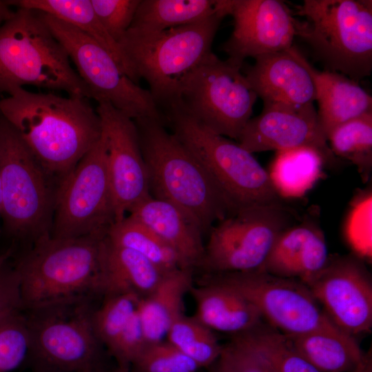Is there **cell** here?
Masks as SVG:
<instances>
[{
	"label": "cell",
	"instance_id": "1",
	"mask_svg": "<svg viewBox=\"0 0 372 372\" xmlns=\"http://www.w3.org/2000/svg\"><path fill=\"white\" fill-rule=\"evenodd\" d=\"M0 99V114L20 134L45 170L59 183L102 134L101 118L79 96L19 87Z\"/></svg>",
	"mask_w": 372,
	"mask_h": 372
},
{
	"label": "cell",
	"instance_id": "2",
	"mask_svg": "<svg viewBox=\"0 0 372 372\" xmlns=\"http://www.w3.org/2000/svg\"><path fill=\"white\" fill-rule=\"evenodd\" d=\"M150 195L178 207L203 233L237 210L162 121L134 119Z\"/></svg>",
	"mask_w": 372,
	"mask_h": 372
},
{
	"label": "cell",
	"instance_id": "3",
	"mask_svg": "<svg viewBox=\"0 0 372 372\" xmlns=\"http://www.w3.org/2000/svg\"><path fill=\"white\" fill-rule=\"evenodd\" d=\"M105 238L45 236L14 265L23 310L101 295V265Z\"/></svg>",
	"mask_w": 372,
	"mask_h": 372
},
{
	"label": "cell",
	"instance_id": "4",
	"mask_svg": "<svg viewBox=\"0 0 372 372\" xmlns=\"http://www.w3.org/2000/svg\"><path fill=\"white\" fill-rule=\"evenodd\" d=\"M28 85L93 99L39 12L18 8L0 25V93Z\"/></svg>",
	"mask_w": 372,
	"mask_h": 372
},
{
	"label": "cell",
	"instance_id": "5",
	"mask_svg": "<svg viewBox=\"0 0 372 372\" xmlns=\"http://www.w3.org/2000/svg\"><path fill=\"white\" fill-rule=\"evenodd\" d=\"M163 123L195 158L236 210L281 202L267 171L238 142L218 135L172 101Z\"/></svg>",
	"mask_w": 372,
	"mask_h": 372
},
{
	"label": "cell",
	"instance_id": "6",
	"mask_svg": "<svg viewBox=\"0 0 372 372\" xmlns=\"http://www.w3.org/2000/svg\"><path fill=\"white\" fill-rule=\"evenodd\" d=\"M230 6L227 0L205 19L160 32L127 30L118 42L139 78L147 82L158 109L173 101L182 80L214 54L215 35Z\"/></svg>",
	"mask_w": 372,
	"mask_h": 372
},
{
	"label": "cell",
	"instance_id": "7",
	"mask_svg": "<svg viewBox=\"0 0 372 372\" xmlns=\"http://www.w3.org/2000/svg\"><path fill=\"white\" fill-rule=\"evenodd\" d=\"M1 219L9 235L30 242L50 235L60 183L0 114Z\"/></svg>",
	"mask_w": 372,
	"mask_h": 372
},
{
	"label": "cell",
	"instance_id": "8",
	"mask_svg": "<svg viewBox=\"0 0 372 372\" xmlns=\"http://www.w3.org/2000/svg\"><path fill=\"white\" fill-rule=\"evenodd\" d=\"M296 36L328 68L353 81L372 71V1L304 0Z\"/></svg>",
	"mask_w": 372,
	"mask_h": 372
},
{
	"label": "cell",
	"instance_id": "9",
	"mask_svg": "<svg viewBox=\"0 0 372 372\" xmlns=\"http://www.w3.org/2000/svg\"><path fill=\"white\" fill-rule=\"evenodd\" d=\"M240 69L212 54L182 80L172 101L213 132L237 141L258 97Z\"/></svg>",
	"mask_w": 372,
	"mask_h": 372
},
{
	"label": "cell",
	"instance_id": "10",
	"mask_svg": "<svg viewBox=\"0 0 372 372\" xmlns=\"http://www.w3.org/2000/svg\"><path fill=\"white\" fill-rule=\"evenodd\" d=\"M90 298L65 300L24 311L36 360L55 372L96 369L102 345L93 325Z\"/></svg>",
	"mask_w": 372,
	"mask_h": 372
},
{
	"label": "cell",
	"instance_id": "11",
	"mask_svg": "<svg viewBox=\"0 0 372 372\" xmlns=\"http://www.w3.org/2000/svg\"><path fill=\"white\" fill-rule=\"evenodd\" d=\"M295 214L281 202L240 208L214 225L200 267L207 273L261 269Z\"/></svg>",
	"mask_w": 372,
	"mask_h": 372
},
{
	"label": "cell",
	"instance_id": "12",
	"mask_svg": "<svg viewBox=\"0 0 372 372\" xmlns=\"http://www.w3.org/2000/svg\"><path fill=\"white\" fill-rule=\"evenodd\" d=\"M116 222L105 136L80 160L57 191L50 236L105 238Z\"/></svg>",
	"mask_w": 372,
	"mask_h": 372
},
{
	"label": "cell",
	"instance_id": "13",
	"mask_svg": "<svg viewBox=\"0 0 372 372\" xmlns=\"http://www.w3.org/2000/svg\"><path fill=\"white\" fill-rule=\"evenodd\" d=\"M50 31L66 50L76 72L97 103L105 101L131 118L151 117L163 121L149 90L141 87L121 70L112 56L76 28L39 12Z\"/></svg>",
	"mask_w": 372,
	"mask_h": 372
},
{
	"label": "cell",
	"instance_id": "14",
	"mask_svg": "<svg viewBox=\"0 0 372 372\" xmlns=\"http://www.w3.org/2000/svg\"><path fill=\"white\" fill-rule=\"evenodd\" d=\"M205 276L237 291L269 326L287 336L337 327L307 286L298 279L274 276L262 269Z\"/></svg>",
	"mask_w": 372,
	"mask_h": 372
},
{
	"label": "cell",
	"instance_id": "15",
	"mask_svg": "<svg viewBox=\"0 0 372 372\" xmlns=\"http://www.w3.org/2000/svg\"><path fill=\"white\" fill-rule=\"evenodd\" d=\"M330 321L355 337L372 327V280L366 262L352 254L329 256L307 284Z\"/></svg>",
	"mask_w": 372,
	"mask_h": 372
},
{
	"label": "cell",
	"instance_id": "16",
	"mask_svg": "<svg viewBox=\"0 0 372 372\" xmlns=\"http://www.w3.org/2000/svg\"><path fill=\"white\" fill-rule=\"evenodd\" d=\"M116 222L150 196L149 178L134 120L105 101L98 103ZM115 222V223H116Z\"/></svg>",
	"mask_w": 372,
	"mask_h": 372
},
{
	"label": "cell",
	"instance_id": "17",
	"mask_svg": "<svg viewBox=\"0 0 372 372\" xmlns=\"http://www.w3.org/2000/svg\"><path fill=\"white\" fill-rule=\"evenodd\" d=\"M263 103L260 114L249 119L237 140L244 149L253 154L309 147L320 152L326 164L338 163L321 128L313 103L301 105Z\"/></svg>",
	"mask_w": 372,
	"mask_h": 372
},
{
	"label": "cell",
	"instance_id": "18",
	"mask_svg": "<svg viewBox=\"0 0 372 372\" xmlns=\"http://www.w3.org/2000/svg\"><path fill=\"white\" fill-rule=\"evenodd\" d=\"M234 30L221 49L242 68L247 57L282 51L293 45L296 19L278 0H231Z\"/></svg>",
	"mask_w": 372,
	"mask_h": 372
},
{
	"label": "cell",
	"instance_id": "19",
	"mask_svg": "<svg viewBox=\"0 0 372 372\" xmlns=\"http://www.w3.org/2000/svg\"><path fill=\"white\" fill-rule=\"evenodd\" d=\"M329 256L320 225L307 216L280 234L260 269L306 284L322 270Z\"/></svg>",
	"mask_w": 372,
	"mask_h": 372
},
{
	"label": "cell",
	"instance_id": "20",
	"mask_svg": "<svg viewBox=\"0 0 372 372\" xmlns=\"http://www.w3.org/2000/svg\"><path fill=\"white\" fill-rule=\"evenodd\" d=\"M245 70L251 87L263 102L301 105L316 101V88L306 68L289 49L259 55Z\"/></svg>",
	"mask_w": 372,
	"mask_h": 372
},
{
	"label": "cell",
	"instance_id": "21",
	"mask_svg": "<svg viewBox=\"0 0 372 372\" xmlns=\"http://www.w3.org/2000/svg\"><path fill=\"white\" fill-rule=\"evenodd\" d=\"M289 50L313 79L318 104V120L327 139L339 125L372 112V97L358 82L339 72L318 70L296 47L292 45Z\"/></svg>",
	"mask_w": 372,
	"mask_h": 372
},
{
	"label": "cell",
	"instance_id": "22",
	"mask_svg": "<svg viewBox=\"0 0 372 372\" xmlns=\"http://www.w3.org/2000/svg\"><path fill=\"white\" fill-rule=\"evenodd\" d=\"M169 245L185 268L199 266L204 255L203 232L197 224L176 205L149 196L129 212Z\"/></svg>",
	"mask_w": 372,
	"mask_h": 372
},
{
	"label": "cell",
	"instance_id": "23",
	"mask_svg": "<svg viewBox=\"0 0 372 372\" xmlns=\"http://www.w3.org/2000/svg\"><path fill=\"white\" fill-rule=\"evenodd\" d=\"M189 291L196 304L194 316L212 331L237 335L262 323L257 309L240 293L206 276Z\"/></svg>",
	"mask_w": 372,
	"mask_h": 372
},
{
	"label": "cell",
	"instance_id": "24",
	"mask_svg": "<svg viewBox=\"0 0 372 372\" xmlns=\"http://www.w3.org/2000/svg\"><path fill=\"white\" fill-rule=\"evenodd\" d=\"M167 273L141 254L104 240L101 265V295L150 293Z\"/></svg>",
	"mask_w": 372,
	"mask_h": 372
},
{
	"label": "cell",
	"instance_id": "25",
	"mask_svg": "<svg viewBox=\"0 0 372 372\" xmlns=\"http://www.w3.org/2000/svg\"><path fill=\"white\" fill-rule=\"evenodd\" d=\"M192 271L180 268L167 273L140 299L138 312L147 344L163 341L172 324L183 315V298L192 286Z\"/></svg>",
	"mask_w": 372,
	"mask_h": 372
},
{
	"label": "cell",
	"instance_id": "26",
	"mask_svg": "<svg viewBox=\"0 0 372 372\" xmlns=\"http://www.w3.org/2000/svg\"><path fill=\"white\" fill-rule=\"evenodd\" d=\"M8 3L50 14L81 30L106 50L125 74L138 84L140 78L135 69L120 45L99 21L90 0H17Z\"/></svg>",
	"mask_w": 372,
	"mask_h": 372
},
{
	"label": "cell",
	"instance_id": "27",
	"mask_svg": "<svg viewBox=\"0 0 372 372\" xmlns=\"http://www.w3.org/2000/svg\"><path fill=\"white\" fill-rule=\"evenodd\" d=\"M287 337L296 351L321 372H352L364 361L355 337L338 327Z\"/></svg>",
	"mask_w": 372,
	"mask_h": 372
},
{
	"label": "cell",
	"instance_id": "28",
	"mask_svg": "<svg viewBox=\"0 0 372 372\" xmlns=\"http://www.w3.org/2000/svg\"><path fill=\"white\" fill-rule=\"evenodd\" d=\"M227 3V0H141L128 30L149 34L194 23Z\"/></svg>",
	"mask_w": 372,
	"mask_h": 372
},
{
	"label": "cell",
	"instance_id": "29",
	"mask_svg": "<svg viewBox=\"0 0 372 372\" xmlns=\"http://www.w3.org/2000/svg\"><path fill=\"white\" fill-rule=\"evenodd\" d=\"M325 164L317 150L299 147L277 151L267 172L280 198H299L320 179Z\"/></svg>",
	"mask_w": 372,
	"mask_h": 372
},
{
	"label": "cell",
	"instance_id": "30",
	"mask_svg": "<svg viewBox=\"0 0 372 372\" xmlns=\"http://www.w3.org/2000/svg\"><path fill=\"white\" fill-rule=\"evenodd\" d=\"M106 238L112 245L141 254L166 273L177 269H187L169 245L130 216L114 223Z\"/></svg>",
	"mask_w": 372,
	"mask_h": 372
},
{
	"label": "cell",
	"instance_id": "31",
	"mask_svg": "<svg viewBox=\"0 0 372 372\" xmlns=\"http://www.w3.org/2000/svg\"><path fill=\"white\" fill-rule=\"evenodd\" d=\"M327 142L336 158L354 165L364 182L369 179L372 171V112L335 128Z\"/></svg>",
	"mask_w": 372,
	"mask_h": 372
},
{
	"label": "cell",
	"instance_id": "32",
	"mask_svg": "<svg viewBox=\"0 0 372 372\" xmlns=\"http://www.w3.org/2000/svg\"><path fill=\"white\" fill-rule=\"evenodd\" d=\"M237 335L251 346L273 372H321L296 351L285 335L269 324L262 323Z\"/></svg>",
	"mask_w": 372,
	"mask_h": 372
},
{
	"label": "cell",
	"instance_id": "33",
	"mask_svg": "<svg viewBox=\"0 0 372 372\" xmlns=\"http://www.w3.org/2000/svg\"><path fill=\"white\" fill-rule=\"evenodd\" d=\"M166 339L194 360L200 368L214 364L223 349L212 330L195 316L189 317L184 314L172 324Z\"/></svg>",
	"mask_w": 372,
	"mask_h": 372
},
{
	"label": "cell",
	"instance_id": "34",
	"mask_svg": "<svg viewBox=\"0 0 372 372\" xmlns=\"http://www.w3.org/2000/svg\"><path fill=\"white\" fill-rule=\"evenodd\" d=\"M103 303L93 312V325L102 345L110 350L136 311L140 299L134 293L104 296Z\"/></svg>",
	"mask_w": 372,
	"mask_h": 372
},
{
	"label": "cell",
	"instance_id": "35",
	"mask_svg": "<svg viewBox=\"0 0 372 372\" xmlns=\"http://www.w3.org/2000/svg\"><path fill=\"white\" fill-rule=\"evenodd\" d=\"M372 192L359 190L350 203L343 236L351 254L365 262L372 259Z\"/></svg>",
	"mask_w": 372,
	"mask_h": 372
},
{
	"label": "cell",
	"instance_id": "36",
	"mask_svg": "<svg viewBox=\"0 0 372 372\" xmlns=\"http://www.w3.org/2000/svg\"><path fill=\"white\" fill-rule=\"evenodd\" d=\"M30 330L24 311L0 322V372H10L30 351Z\"/></svg>",
	"mask_w": 372,
	"mask_h": 372
},
{
	"label": "cell",
	"instance_id": "37",
	"mask_svg": "<svg viewBox=\"0 0 372 372\" xmlns=\"http://www.w3.org/2000/svg\"><path fill=\"white\" fill-rule=\"evenodd\" d=\"M137 372H197L198 364L167 341L148 344L132 364Z\"/></svg>",
	"mask_w": 372,
	"mask_h": 372
},
{
	"label": "cell",
	"instance_id": "38",
	"mask_svg": "<svg viewBox=\"0 0 372 372\" xmlns=\"http://www.w3.org/2000/svg\"><path fill=\"white\" fill-rule=\"evenodd\" d=\"M99 21L118 43L132 25L141 0H90Z\"/></svg>",
	"mask_w": 372,
	"mask_h": 372
},
{
	"label": "cell",
	"instance_id": "39",
	"mask_svg": "<svg viewBox=\"0 0 372 372\" xmlns=\"http://www.w3.org/2000/svg\"><path fill=\"white\" fill-rule=\"evenodd\" d=\"M147 344L137 308L109 351L118 365L130 367Z\"/></svg>",
	"mask_w": 372,
	"mask_h": 372
},
{
	"label": "cell",
	"instance_id": "40",
	"mask_svg": "<svg viewBox=\"0 0 372 372\" xmlns=\"http://www.w3.org/2000/svg\"><path fill=\"white\" fill-rule=\"evenodd\" d=\"M10 255L8 250L0 258V322L24 311L19 274L8 263Z\"/></svg>",
	"mask_w": 372,
	"mask_h": 372
},
{
	"label": "cell",
	"instance_id": "41",
	"mask_svg": "<svg viewBox=\"0 0 372 372\" xmlns=\"http://www.w3.org/2000/svg\"><path fill=\"white\" fill-rule=\"evenodd\" d=\"M220 357L234 372H273L265 360L238 335L223 347Z\"/></svg>",
	"mask_w": 372,
	"mask_h": 372
},
{
	"label": "cell",
	"instance_id": "42",
	"mask_svg": "<svg viewBox=\"0 0 372 372\" xmlns=\"http://www.w3.org/2000/svg\"><path fill=\"white\" fill-rule=\"evenodd\" d=\"M9 5L8 1H0V25L13 13L9 8Z\"/></svg>",
	"mask_w": 372,
	"mask_h": 372
},
{
	"label": "cell",
	"instance_id": "43",
	"mask_svg": "<svg viewBox=\"0 0 372 372\" xmlns=\"http://www.w3.org/2000/svg\"><path fill=\"white\" fill-rule=\"evenodd\" d=\"M216 362V364L210 372H234L220 357Z\"/></svg>",
	"mask_w": 372,
	"mask_h": 372
},
{
	"label": "cell",
	"instance_id": "44",
	"mask_svg": "<svg viewBox=\"0 0 372 372\" xmlns=\"http://www.w3.org/2000/svg\"><path fill=\"white\" fill-rule=\"evenodd\" d=\"M92 372H132V371L130 370V367L118 365V366L116 369H114L113 370H111V371H102L96 369L92 371Z\"/></svg>",
	"mask_w": 372,
	"mask_h": 372
},
{
	"label": "cell",
	"instance_id": "45",
	"mask_svg": "<svg viewBox=\"0 0 372 372\" xmlns=\"http://www.w3.org/2000/svg\"><path fill=\"white\" fill-rule=\"evenodd\" d=\"M365 369V361L360 364L357 368L352 372H364Z\"/></svg>",
	"mask_w": 372,
	"mask_h": 372
},
{
	"label": "cell",
	"instance_id": "46",
	"mask_svg": "<svg viewBox=\"0 0 372 372\" xmlns=\"http://www.w3.org/2000/svg\"><path fill=\"white\" fill-rule=\"evenodd\" d=\"M1 183H0V220H1ZM0 234H1V227H0Z\"/></svg>",
	"mask_w": 372,
	"mask_h": 372
},
{
	"label": "cell",
	"instance_id": "47",
	"mask_svg": "<svg viewBox=\"0 0 372 372\" xmlns=\"http://www.w3.org/2000/svg\"><path fill=\"white\" fill-rule=\"evenodd\" d=\"M93 371V370H92ZM92 371H85V372H92Z\"/></svg>",
	"mask_w": 372,
	"mask_h": 372
},
{
	"label": "cell",
	"instance_id": "48",
	"mask_svg": "<svg viewBox=\"0 0 372 372\" xmlns=\"http://www.w3.org/2000/svg\"><path fill=\"white\" fill-rule=\"evenodd\" d=\"M1 254L0 255V258H1Z\"/></svg>",
	"mask_w": 372,
	"mask_h": 372
}]
</instances>
